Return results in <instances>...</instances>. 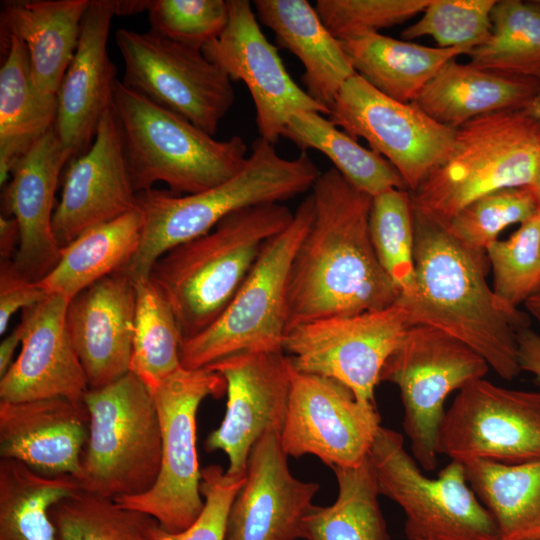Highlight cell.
<instances>
[{"mask_svg": "<svg viewBox=\"0 0 540 540\" xmlns=\"http://www.w3.org/2000/svg\"><path fill=\"white\" fill-rule=\"evenodd\" d=\"M314 217L293 258L287 290V331L319 319L381 310L399 292L373 249L372 197L334 168L312 187Z\"/></svg>", "mask_w": 540, "mask_h": 540, "instance_id": "1", "label": "cell"}, {"mask_svg": "<svg viewBox=\"0 0 540 540\" xmlns=\"http://www.w3.org/2000/svg\"><path fill=\"white\" fill-rule=\"evenodd\" d=\"M414 278L397 303L408 324L436 328L477 352L496 374L521 372L517 332L528 316L505 308L486 281V252L459 242L446 226L413 210Z\"/></svg>", "mask_w": 540, "mask_h": 540, "instance_id": "2", "label": "cell"}, {"mask_svg": "<svg viewBox=\"0 0 540 540\" xmlns=\"http://www.w3.org/2000/svg\"><path fill=\"white\" fill-rule=\"evenodd\" d=\"M321 172L307 151L281 157L262 138L252 143L245 166L231 179L204 191L137 193L143 227L137 251L120 270L133 281L149 278L154 263L171 248L211 231L228 215L256 205L282 203L312 189Z\"/></svg>", "mask_w": 540, "mask_h": 540, "instance_id": "3", "label": "cell"}, {"mask_svg": "<svg viewBox=\"0 0 540 540\" xmlns=\"http://www.w3.org/2000/svg\"><path fill=\"white\" fill-rule=\"evenodd\" d=\"M293 217L282 203L248 207L157 259L149 278L170 304L182 340L198 335L223 313L267 241Z\"/></svg>", "mask_w": 540, "mask_h": 540, "instance_id": "4", "label": "cell"}, {"mask_svg": "<svg viewBox=\"0 0 540 540\" xmlns=\"http://www.w3.org/2000/svg\"><path fill=\"white\" fill-rule=\"evenodd\" d=\"M540 168V120L525 109L477 117L456 129L446 158L414 192L413 210L446 225L492 192L531 187Z\"/></svg>", "mask_w": 540, "mask_h": 540, "instance_id": "5", "label": "cell"}, {"mask_svg": "<svg viewBox=\"0 0 540 540\" xmlns=\"http://www.w3.org/2000/svg\"><path fill=\"white\" fill-rule=\"evenodd\" d=\"M113 110L137 193L164 182L178 195L213 188L246 164L242 137L217 140L181 115L126 88L117 80Z\"/></svg>", "mask_w": 540, "mask_h": 540, "instance_id": "6", "label": "cell"}, {"mask_svg": "<svg viewBox=\"0 0 540 540\" xmlns=\"http://www.w3.org/2000/svg\"><path fill=\"white\" fill-rule=\"evenodd\" d=\"M89 435L76 478L80 489L110 499L141 495L161 466V431L153 395L131 371L84 399Z\"/></svg>", "mask_w": 540, "mask_h": 540, "instance_id": "7", "label": "cell"}, {"mask_svg": "<svg viewBox=\"0 0 540 540\" xmlns=\"http://www.w3.org/2000/svg\"><path fill=\"white\" fill-rule=\"evenodd\" d=\"M314 211L309 194L294 211L291 223L267 241L223 313L198 335L182 340V367H207L242 351L283 350L290 268Z\"/></svg>", "mask_w": 540, "mask_h": 540, "instance_id": "8", "label": "cell"}, {"mask_svg": "<svg viewBox=\"0 0 540 540\" xmlns=\"http://www.w3.org/2000/svg\"><path fill=\"white\" fill-rule=\"evenodd\" d=\"M378 491L405 516L408 540H499L495 521L470 487L462 462L427 477L406 452L403 436L381 426L371 447Z\"/></svg>", "mask_w": 540, "mask_h": 540, "instance_id": "9", "label": "cell"}, {"mask_svg": "<svg viewBox=\"0 0 540 540\" xmlns=\"http://www.w3.org/2000/svg\"><path fill=\"white\" fill-rule=\"evenodd\" d=\"M226 381L208 367L178 368L153 391L161 431V466L153 487L141 494L114 499L119 505L154 518L164 530L177 533L200 515L201 470L196 448V417L207 397L219 398Z\"/></svg>", "mask_w": 540, "mask_h": 540, "instance_id": "10", "label": "cell"}, {"mask_svg": "<svg viewBox=\"0 0 540 540\" xmlns=\"http://www.w3.org/2000/svg\"><path fill=\"white\" fill-rule=\"evenodd\" d=\"M488 363L456 338L430 326L411 325L386 361L380 382L400 391L403 429L416 462L437 467V438L445 416L444 402L455 390L482 379Z\"/></svg>", "mask_w": 540, "mask_h": 540, "instance_id": "11", "label": "cell"}, {"mask_svg": "<svg viewBox=\"0 0 540 540\" xmlns=\"http://www.w3.org/2000/svg\"><path fill=\"white\" fill-rule=\"evenodd\" d=\"M122 84L210 135L235 101L231 79L202 53L152 31H116Z\"/></svg>", "mask_w": 540, "mask_h": 540, "instance_id": "12", "label": "cell"}, {"mask_svg": "<svg viewBox=\"0 0 540 540\" xmlns=\"http://www.w3.org/2000/svg\"><path fill=\"white\" fill-rule=\"evenodd\" d=\"M397 302L381 310L319 319L285 334L283 351L300 372L332 378L357 399L375 404L374 392L386 361L408 329Z\"/></svg>", "mask_w": 540, "mask_h": 540, "instance_id": "13", "label": "cell"}, {"mask_svg": "<svg viewBox=\"0 0 540 540\" xmlns=\"http://www.w3.org/2000/svg\"><path fill=\"white\" fill-rule=\"evenodd\" d=\"M437 453L462 463L540 461V392L509 389L483 378L469 383L445 412Z\"/></svg>", "mask_w": 540, "mask_h": 540, "instance_id": "14", "label": "cell"}, {"mask_svg": "<svg viewBox=\"0 0 540 540\" xmlns=\"http://www.w3.org/2000/svg\"><path fill=\"white\" fill-rule=\"evenodd\" d=\"M328 118L352 138L365 139L395 168L409 192L446 158L456 134L413 102L386 96L357 73L339 90Z\"/></svg>", "mask_w": 540, "mask_h": 540, "instance_id": "15", "label": "cell"}, {"mask_svg": "<svg viewBox=\"0 0 540 540\" xmlns=\"http://www.w3.org/2000/svg\"><path fill=\"white\" fill-rule=\"evenodd\" d=\"M380 425L376 405L357 399L344 384L297 371L292 365L280 441L287 456L311 454L331 469L359 466Z\"/></svg>", "mask_w": 540, "mask_h": 540, "instance_id": "16", "label": "cell"}, {"mask_svg": "<svg viewBox=\"0 0 540 540\" xmlns=\"http://www.w3.org/2000/svg\"><path fill=\"white\" fill-rule=\"evenodd\" d=\"M222 33L202 48L204 56L231 81L244 82L256 111L260 138L275 145L289 119L300 111H329L300 88L287 72L277 48L262 32L248 0H227Z\"/></svg>", "mask_w": 540, "mask_h": 540, "instance_id": "17", "label": "cell"}, {"mask_svg": "<svg viewBox=\"0 0 540 540\" xmlns=\"http://www.w3.org/2000/svg\"><path fill=\"white\" fill-rule=\"evenodd\" d=\"M226 381L224 419L205 441L228 458L227 475L244 477L249 453L267 432L281 433L289 396L292 363L283 350L242 351L207 366Z\"/></svg>", "mask_w": 540, "mask_h": 540, "instance_id": "18", "label": "cell"}, {"mask_svg": "<svg viewBox=\"0 0 540 540\" xmlns=\"http://www.w3.org/2000/svg\"><path fill=\"white\" fill-rule=\"evenodd\" d=\"M138 209L113 105L102 116L95 138L70 160L52 229L61 248L81 234Z\"/></svg>", "mask_w": 540, "mask_h": 540, "instance_id": "19", "label": "cell"}, {"mask_svg": "<svg viewBox=\"0 0 540 540\" xmlns=\"http://www.w3.org/2000/svg\"><path fill=\"white\" fill-rule=\"evenodd\" d=\"M320 486L294 477L280 433H265L252 447L245 481L227 519L225 540H300Z\"/></svg>", "mask_w": 540, "mask_h": 540, "instance_id": "20", "label": "cell"}, {"mask_svg": "<svg viewBox=\"0 0 540 540\" xmlns=\"http://www.w3.org/2000/svg\"><path fill=\"white\" fill-rule=\"evenodd\" d=\"M71 160L55 125L18 161L3 188L5 216L16 219L19 246L13 264L32 282H39L61 255L52 229L54 197L64 165Z\"/></svg>", "mask_w": 540, "mask_h": 540, "instance_id": "21", "label": "cell"}, {"mask_svg": "<svg viewBox=\"0 0 540 540\" xmlns=\"http://www.w3.org/2000/svg\"><path fill=\"white\" fill-rule=\"evenodd\" d=\"M115 0H91L74 57L57 92L56 133L71 156L92 144L103 114L113 105L117 69L108 52Z\"/></svg>", "mask_w": 540, "mask_h": 540, "instance_id": "22", "label": "cell"}, {"mask_svg": "<svg viewBox=\"0 0 540 540\" xmlns=\"http://www.w3.org/2000/svg\"><path fill=\"white\" fill-rule=\"evenodd\" d=\"M68 302L50 294L22 310V347L0 379L1 401L63 397L83 402L89 386L67 331Z\"/></svg>", "mask_w": 540, "mask_h": 540, "instance_id": "23", "label": "cell"}, {"mask_svg": "<svg viewBox=\"0 0 540 540\" xmlns=\"http://www.w3.org/2000/svg\"><path fill=\"white\" fill-rule=\"evenodd\" d=\"M135 310V282L121 271L68 302L66 327L89 389L110 384L130 371Z\"/></svg>", "mask_w": 540, "mask_h": 540, "instance_id": "24", "label": "cell"}, {"mask_svg": "<svg viewBox=\"0 0 540 540\" xmlns=\"http://www.w3.org/2000/svg\"><path fill=\"white\" fill-rule=\"evenodd\" d=\"M89 421L84 402L63 397L0 400V456L46 475L77 478Z\"/></svg>", "mask_w": 540, "mask_h": 540, "instance_id": "25", "label": "cell"}, {"mask_svg": "<svg viewBox=\"0 0 540 540\" xmlns=\"http://www.w3.org/2000/svg\"><path fill=\"white\" fill-rule=\"evenodd\" d=\"M258 21L302 63L307 94L329 111L343 84L356 74L340 40L306 0H255Z\"/></svg>", "mask_w": 540, "mask_h": 540, "instance_id": "26", "label": "cell"}, {"mask_svg": "<svg viewBox=\"0 0 540 540\" xmlns=\"http://www.w3.org/2000/svg\"><path fill=\"white\" fill-rule=\"evenodd\" d=\"M540 81L448 61L413 102L436 122L457 129L487 114L526 109Z\"/></svg>", "mask_w": 540, "mask_h": 540, "instance_id": "27", "label": "cell"}, {"mask_svg": "<svg viewBox=\"0 0 540 540\" xmlns=\"http://www.w3.org/2000/svg\"><path fill=\"white\" fill-rule=\"evenodd\" d=\"M91 0H29L5 2L1 31L26 45L37 87L57 95L80 37Z\"/></svg>", "mask_w": 540, "mask_h": 540, "instance_id": "28", "label": "cell"}, {"mask_svg": "<svg viewBox=\"0 0 540 540\" xmlns=\"http://www.w3.org/2000/svg\"><path fill=\"white\" fill-rule=\"evenodd\" d=\"M0 68V185H6L18 161L54 127L57 95L41 91L34 82L26 45L8 35Z\"/></svg>", "mask_w": 540, "mask_h": 540, "instance_id": "29", "label": "cell"}, {"mask_svg": "<svg viewBox=\"0 0 540 540\" xmlns=\"http://www.w3.org/2000/svg\"><path fill=\"white\" fill-rule=\"evenodd\" d=\"M355 72L386 96L412 103L450 60L468 52L462 48L428 47L378 32L339 39Z\"/></svg>", "mask_w": 540, "mask_h": 540, "instance_id": "30", "label": "cell"}, {"mask_svg": "<svg viewBox=\"0 0 540 540\" xmlns=\"http://www.w3.org/2000/svg\"><path fill=\"white\" fill-rule=\"evenodd\" d=\"M143 217L138 209L87 230L61 249L55 267L38 284L70 301L100 279L122 270L138 249Z\"/></svg>", "mask_w": 540, "mask_h": 540, "instance_id": "31", "label": "cell"}, {"mask_svg": "<svg viewBox=\"0 0 540 540\" xmlns=\"http://www.w3.org/2000/svg\"><path fill=\"white\" fill-rule=\"evenodd\" d=\"M467 481L492 515L499 540H540V461L463 462Z\"/></svg>", "mask_w": 540, "mask_h": 540, "instance_id": "32", "label": "cell"}, {"mask_svg": "<svg viewBox=\"0 0 540 540\" xmlns=\"http://www.w3.org/2000/svg\"><path fill=\"white\" fill-rule=\"evenodd\" d=\"M80 490L72 475H46L1 458L0 540H59L49 510Z\"/></svg>", "mask_w": 540, "mask_h": 540, "instance_id": "33", "label": "cell"}, {"mask_svg": "<svg viewBox=\"0 0 540 540\" xmlns=\"http://www.w3.org/2000/svg\"><path fill=\"white\" fill-rule=\"evenodd\" d=\"M282 137L301 151L318 150L355 189L372 198L391 189H406L395 168L382 156L361 146L356 139L313 111L295 113Z\"/></svg>", "mask_w": 540, "mask_h": 540, "instance_id": "34", "label": "cell"}, {"mask_svg": "<svg viewBox=\"0 0 540 540\" xmlns=\"http://www.w3.org/2000/svg\"><path fill=\"white\" fill-rule=\"evenodd\" d=\"M332 470L338 483L336 501L312 507L303 540H390L369 455L359 466Z\"/></svg>", "mask_w": 540, "mask_h": 540, "instance_id": "35", "label": "cell"}, {"mask_svg": "<svg viewBox=\"0 0 540 540\" xmlns=\"http://www.w3.org/2000/svg\"><path fill=\"white\" fill-rule=\"evenodd\" d=\"M489 38L470 53V64L540 81V0H501L491 11Z\"/></svg>", "mask_w": 540, "mask_h": 540, "instance_id": "36", "label": "cell"}, {"mask_svg": "<svg viewBox=\"0 0 540 540\" xmlns=\"http://www.w3.org/2000/svg\"><path fill=\"white\" fill-rule=\"evenodd\" d=\"M135 282L136 310L130 371L153 393L181 367L182 336L173 310L150 278Z\"/></svg>", "mask_w": 540, "mask_h": 540, "instance_id": "37", "label": "cell"}, {"mask_svg": "<svg viewBox=\"0 0 540 540\" xmlns=\"http://www.w3.org/2000/svg\"><path fill=\"white\" fill-rule=\"evenodd\" d=\"M59 540H153L158 523L115 500L78 491L49 510Z\"/></svg>", "mask_w": 540, "mask_h": 540, "instance_id": "38", "label": "cell"}, {"mask_svg": "<svg viewBox=\"0 0 540 540\" xmlns=\"http://www.w3.org/2000/svg\"><path fill=\"white\" fill-rule=\"evenodd\" d=\"M369 231L382 269L399 292L408 293L414 278V218L410 193L391 189L372 199Z\"/></svg>", "mask_w": 540, "mask_h": 540, "instance_id": "39", "label": "cell"}, {"mask_svg": "<svg viewBox=\"0 0 540 540\" xmlns=\"http://www.w3.org/2000/svg\"><path fill=\"white\" fill-rule=\"evenodd\" d=\"M493 273L492 290L509 310H517L540 287V214L520 224L506 240L486 249Z\"/></svg>", "mask_w": 540, "mask_h": 540, "instance_id": "40", "label": "cell"}, {"mask_svg": "<svg viewBox=\"0 0 540 540\" xmlns=\"http://www.w3.org/2000/svg\"><path fill=\"white\" fill-rule=\"evenodd\" d=\"M537 214V201L530 187L506 188L473 201L445 226L463 245L486 251L501 231Z\"/></svg>", "mask_w": 540, "mask_h": 540, "instance_id": "41", "label": "cell"}, {"mask_svg": "<svg viewBox=\"0 0 540 540\" xmlns=\"http://www.w3.org/2000/svg\"><path fill=\"white\" fill-rule=\"evenodd\" d=\"M496 0H431L423 16L401 32L404 40L432 37L440 48L469 53L490 36Z\"/></svg>", "mask_w": 540, "mask_h": 540, "instance_id": "42", "label": "cell"}, {"mask_svg": "<svg viewBox=\"0 0 540 540\" xmlns=\"http://www.w3.org/2000/svg\"><path fill=\"white\" fill-rule=\"evenodd\" d=\"M152 32L190 48L217 38L228 21L227 0H149Z\"/></svg>", "mask_w": 540, "mask_h": 540, "instance_id": "43", "label": "cell"}, {"mask_svg": "<svg viewBox=\"0 0 540 540\" xmlns=\"http://www.w3.org/2000/svg\"><path fill=\"white\" fill-rule=\"evenodd\" d=\"M431 0H317L315 9L338 39L378 32L422 13Z\"/></svg>", "mask_w": 540, "mask_h": 540, "instance_id": "44", "label": "cell"}, {"mask_svg": "<svg viewBox=\"0 0 540 540\" xmlns=\"http://www.w3.org/2000/svg\"><path fill=\"white\" fill-rule=\"evenodd\" d=\"M244 477L226 474L219 465L201 470L200 492L204 506L197 519L185 530L171 533L158 523L152 528L153 540H225L231 505L243 486Z\"/></svg>", "mask_w": 540, "mask_h": 540, "instance_id": "45", "label": "cell"}, {"mask_svg": "<svg viewBox=\"0 0 540 540\" xmlns=\"http://www.w3.org/2000/svg\"><path fill=\"white\" fill-rule=\"evenodd\" d=\"M50 294L21 275L12 260L0 262V334H4L12 315L19 309L35 306Z\"/></svg>", "mask_w": 540, "mask_h": 540, "instance_id": "46", "label": "cell"}, {"mask_svg": "<svg viewBox=\"0 0 540 540\" xmlns=\"http://www.w3.org/2000/svg\"><path fill=\"white\" fill-rule=\"evenodd\" d=\"M517 344L521 370L533 374L540 383V334L523 327L517 332Z\"/></svg>", "mask_w": 540, "mask_h": 540, "instance_id": "47", "label": "cell"}, {"mask_svg": "<svg viewBox=\"0 0 540 540\" xmlns=\"http://www.w3.org/2000/svg\"><path fill=\"white\" fill-rule=\"evenodd\" d=\"M19 246V226L15 218L0 217L1 260H13Z\"/></svg>", "mask_w": 540, "mask_h": 540, "instance_id": "48", "label": "cell"}, {"mask_svg": "<svg viewBox=\"0 0 540 540\" xmlns=\"http://www.w3.org/2000/svg\"><path fill=\"white\" fill-rule=\"evenodd\" d=\"M24 327L20 322L14 330L7 335L0 344V378L7 372L11 366L13 354L22 342Z\"/></svg>", "mask_w": 540, "mask_h": 540, "instance_id": "49", "label": "cell"}, {"mask_svg": "<svg viewBox=\"0 0 540 540\" xmlns=\"http://www.w3.org/2000/svg\"><path fill=\"white\" fill-rule=\"evenodd\" d=\"M524 305L540 328V287L524 302Z\"/></svg>", "mask_w": 540, "mask_h": 540, "instance_id": "50", "label": "cell"}, {"mask_svg": "<svg viewBox=\"0 0 540 540\" xmlns=\"http://www.w3.org/2000/svg\"><path fill=\"white\" fill-rule=\"evenodd\" d=\"M525 111L533 118L540 120V95L534 99Z\"/></svg>", "mask_w": 540, "mask_h": 540, "instance_id": "51", "label": "cell"}, {"mask_svg": "<svg viewBox=\"0 0 540 540\" xmlns=\"http://www.w3.org/2000/svg\"><path fill=\"white\" fill-rule=\"evenodd\" d=\"M531 190L533 191L534 195H535V198H536V201H537V206H538V214H540V168L538 170V173L536 175V178L532 184V186L530 187Z\"/></svg>", "mask_w": 540, "mask_h": 540, "instance_id": "52", "label": "cell"}]
</instances>
